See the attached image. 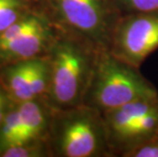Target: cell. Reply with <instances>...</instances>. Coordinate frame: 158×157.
Listing matches in <instances>:
<instances>
[{
	"label": "cell",
	"mask_w": 158,
	"mask_h": 157,
	"mask_svg": "<svg viewBox=\"0 0 158 157\" xmlns=\"http://www.w3.org/2000/svg\"><path fill=\"white\" fill-rule=\"evenodd\" d=\"M31 0H0V33L32 10Z\"/></svg>",
	"instance_id": "cell-9"
},
{
	"label": "cell",
	"mask_w": 158,
	"mask_h": 157,
	"mask_svg": "<svg viewBox=\"0 0 158 157\" xmlns=\"http://www.w3.org/2000/svg\"><path fill=\"white\" fill-rule=\"evenodd\" d=\"M43 12L56 26L109 49L122 12L115 0H41Z\"/></svg>",
	"instance_id": "cell-4"
},
{
	"label": "cell",
	"mask_w": 158,
	"mask_h": 157,
	"mask_svg": "<svg viewBox=\"0 0 158 157\" xmlns=\"http://www.w3.org/2000/svg\"><path fill=\"white\" fill-rule=\"evenodd\" d=\"M6 93L4 92V90H2V88L0 87V125L3 121V118H5L6 113H7L9 110L8 106H9V98Z\"/></svg>",
	"instance_id": "cell-12"
},
{
	"label": "cell",
	"mask_w": 158,
	"mask_h": 157,
	"mask_svg": "<svg viewBox=\"0 0 158 157\" xmlns=\"http://www.w3.org/2000/svg\"><path fill=\"white\" fill-rule=\"evenodd\" d=\"M123 157H158V133L142 144L131 149Z\"/></svg>",
	"instance_id": "cell-11"
},
{
	"label": "cell",
	"mask_w": 158,
	"mask_h": 157,
	"mask_svg": "<svg viewBox=\"0 0 158 157\" xmlns=\"http://www.w3.org/2000/svg\"><path fill=\"white\" fill-rule=\"evenodd\" d=\"M156 98L157 89L141 73L140 68L116 57L109 49L100 50L83 104L103 112Z\"/></svg>",
	"instance_id": "cell-2"
},
{
	"label": "cell",
	"mask_w": 158,
	"mask_h": 157,
	"mask_svg": "<svg viewBox=\"0 0 158 157\" xmlns=\"http://www.w3.org/2000/svg\"><path fill=\"white\" fill-rule=\"evenodd\" d=\"M47 141L62 157H111L102 112L82 104L53 109Z\"/></svg>",
	"instance_id": "cell-3"
},
{
	"label": "cell",
	"mask_w": 158,
	"mask_h": 157,
	"mask_svg": "<svg viewBox=\"0 0 158 157\" xmlns=\"http://www.w3.org/2000/svg\"><path fill=\"white\" fill-rule=\"evenodd\" d=\"M58 32L48 15L33 8L0 33V60L11 63L45 56Z\"/></svg>",
	"instance_id": "cell-5"
},
{
	"label": "cell",
	"mask_w": 158,
	"mask_h": 157,
	"mask_svg": "<svg viewBox=\"0 0 158 157\" xmlns=\"http://www.w3.org/2000/svg\"><path fill=\"white\" fill-rule=\"evenodd\" d=\"M158 49V11L120 16L114 29L109 51L137 68Z\"/></svg>",
	"instance_id": "cell-6"
},
{
	"label": "cell",
	"mask_w": 158,
	"mask_h": 157,
	"mask_svg": "<svg viewBox=\"0 0 158 157\" xmlns=\"http://www.w3.org/2000/svg\"><path fill=\"white\" fill-rule=\"evenodd\" d=\"M32 59L11 62L4 71L5 86L16 103L36 99L31 88Z\"/></svg>",
	"instance_id": "cell-7"
},
{
	"label": "cell",
	"mask_w": 158,
	"mask_h": 157,
	"mask_svg": "<svg viewBox=\"0 0 158 157\" xmlns=\"http://www.w3.org/2000/svg\"><path fill=\"white\" fill-rule=\"evenodd\" d=\"M22 145V126L18 106L10 109L0 125V150Z\"/></svg>",
	"instance_id": "cell-8"
},
{
	"label": "cell",
	"mask_w": 158,
	"mask_h": 157,
	"mask_svg": "<svg viewBox=\"0 0 158 157\" xmlns=\"http://www.w3.org/2000/svg\"><path fill=\"white\" fill-rule=\"evenodd\" d=\"M122 14L158 11V0H115Z\"/></svg>",
	"instance_id": "cell-10"
},
{
	"label": "cell",
	"mask_w": 158,
	"mask_h": 157,
	"mask_svg": "<svg viewBox=\"0 0 158 157\" xmlns=\"http://www.w3.org/2000/svg\"><path fill=\"white\" fill-rule=\"evenodd\" d=\"M31 1H38V2H40L41 0H31Z\"/></svg>",
	"instance_id": "cell-13"
},
{
	"label": "cell",
	"mask_w": 158,
	"mask_h": 157,
	"mask_svg": "<svg viewBox=\"0 0 158 157\" xmlns=\"http://www.w3.org/2000/svg\"><path fill=\"white\" fill-rule=\"evenodd\" d=\"M101 48L84 37L59 28L47 53L49 88L44 99L54 110L82 105Z\"/></svg>",
	"instance_id": "cell-1"
}]
</instances>
